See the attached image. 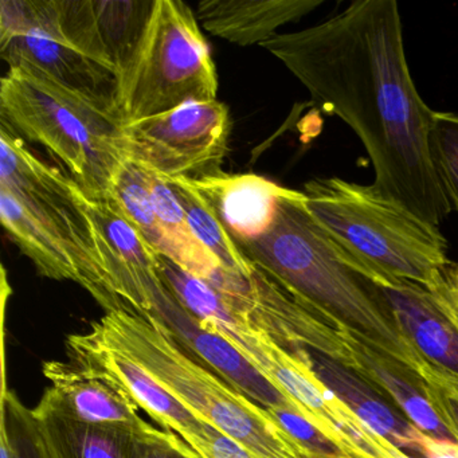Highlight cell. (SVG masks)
Segmentation results:
<instances>
[{
    "mask_svg": "<svg viewBox=\"0 0 458 458\" xmlns=\"http://www.w3.org/2000/svg\"><path fill=\"white\" fill-rule=\"evenodd\" d=\"M235 243L249 261L340 331L350 332L418 377L428 367L396 328L369 270L313 221L304 192L293 190L280 200L264 235Z\"/></svg>",
    "mask_w": 458,
    "mask_h": 458,
    "instance_id": "7a4b0ae2",
    "label": "cell"
},
{
    "mask_svg": "<svg viewBox=\"0 0 458 458\" xmlns=\"http://www.w3.org/2000/svg\"><path fill=\"white\" fill-rule=\"evenodd\" d=\"M33 410L55 458H133V431L80 422L44 402Z\"/></svg>",
    "mask_w": 458,
    "mask_h": 458,
    "instance_id": "603a6c76",
    "label": "cell"
},
{
    "mask_svg": "<svg viewBox=\"0 0 458 458\" xmlns=\"http://www.w3.org/2000/svg\"><path fill=\"white\" fill-rule=\"evenodd\" d=\"M84 205L95 226L98 251L114 291L130 310L151 315L167 292L160 275L159 254L111 197L92 199L84 192Z\"/></svg>",
    "mask_w": 458,
    "mask_h": 458,
    "instance_id": "4fadbf2b",
    "label": "cell"
},
{
    "mask_svg": "<svg viewBox=\"0 0 458 458\" xmlns=\"http://www.w3.org/2000/svg\"><path fill=\"white\" fill-rule=\"evenodd\" d=\"M261 47L307 88L312 103L358 136L372 186L438 227L452 213L430 154L436 111L407 66L395 0H356L339 14Z\"/></svg>",
    "mask_w": 458,
    "mask_h": 458,
    "instance_id": "6da1fadb",
    "label": "cell"
},
{
    "mask_svg": "<svg viewBox=\"0 0 458 458\" xmlns=\"http://www.w3.org/2000/svg\"><path fill=\"white\" fill-rule=\"evenodd\" d=\"M202 458H254L237 442L206 423L202 437L190 445Z\"/></svg>",
    "mask_w": 458,
    "mask_h": 458,
    "instance_id": "1f68e13d",
    "label": "cell"
},
{
    "mask_svg": "<svg viewBox=\"0 0 458 458\" xmlns=\"http://www.w3.org/2000/svg\"><path fill=\"white\" fill-rule=\"evenodd\" d=\"M0 55L10 68L34 69L77 92L114 101L116 77L64 38L53 0L0 2Z\"/></svg>",
    "mask_w": 458,
    "mask_h": 458,
    "instance_id": "9c48e42d",
    "label": "cell"
},
{
    "mask_svg": "<svg viewBox=\"0 0 458 458\" xmlns=\"http://www.w3.org/2000/svg\"><path fill=\"white\" fill-rule=\"evenodd\" d=\"M2 124L64 163L87 197H108L125 157L116 104L71 89L41 72L10 68L0 81Z\"/></svg>",
    "mask_w": 458,
    "mask_h": 458,
    "instance_id": "277c9868",
    "label": "cell"
},
{
    "mask_svg": "<svg viewBox=\"0 0 458 458\" xmlns=\"http://www.w3.org/2000/svg\"><path fill=\"white\" fill-rule=\"evenodd\" d=\"M351 347L350 369L380 395L390 399L411 425L426 436L455 441L426 394L425 382L403 364L377 352L347 332Z\"/></svg>",
    "mask_w": 458,
    "mask_h": 458,
    "instance_id": "ffe728a7",
    "label": "cell"
},
{
    "mask_svg": "<svg viewBox=\"0 0 458 458\" xmlns=\"http://www.w3.org/2000/svg\"><path fill=\"white\" fill-rule=\"evenodd\" d=\"M42 369L52 386L41 402L66 417L90 425L127 428L136 434L152 428L124 393L79 364L50 360Z\"/></svg>",
    "mask_w": 458,
    "mask_h": 458,
    "instance_id": "e0dca14e",
    "label": "cell"
},
{
    "mask_svg": "<svg viewBox=\"0 0 458 458\" xmlns=\"http://www.w3.org/2000/svg\"><path fill=\"white\" fill-rule=\"evenodd\" d=\"M321 383L344 404L364 426L399 450L420 454V433L406 418L395 411L382 395L350 367L318 352L297 348Z\"/></svg>",
    "mask_w": 458,
    "mask_h": 458,
    "instance_id": "d6986e66",
    "label": "cell"
},
{
    "mask_svg": "<svg viewBox=\"0 0 458 458\" xmlns=\"http://www.w3.org/2000/svg\"><path fill=\"white\" fill-rule=\"evenodd\" d=\"M90 329L143 366L195 417L254 458H304V447L265 407L203 366L154 316L130 308L111 310Z\"/></svg>",
    "mask_w": 458,
    "mask_h": 458,
    "instance_id": "3957f363",
    "label": "cell"
},
{
    "mask_svg": "<svg viewBox=\"0 0 458 458\" xmlns=\"http://www.w3.org/2000/svg\"><path fill=\"white\" fill-rule=\"evenodd\" d=\"M428 143L439 183L458 213V114L436 112Z\"/></svg>",
    "mask_w": 458,
    "mask_h": 458,
    "instance_id": "83f0119b",
    "label": "cell"
},
{
    "mask_svg": "<svg viewBox=\"0 0 458 458\" xmlns=\"http://www.w3.org/2000/svg\"><path fill=\"white\" fill-rule=\"evenodd\" d=\"M0 218L13 242L31 259L37 272L57 281L84 285L81 270L68 246L9 191L0 189Z\"/></svg>",
    "mask_w": 458,
    "mask_h": 458,
    "instance_id": "7402d4cb",
    "label": "cell"
},
{
    "mask_svg": "<svg viewBox=\"0 0 458 458\" xmlns=\"http://www.w3.org/2000/svg\"><path fill=\"white\" fill-rule=\"evenodd\" d=\"M186 213L195 237L218 259L222 269L233 275L248 276L253 262L246 259L232 235L219 221L213 205L190 181H167Z\"/></svg>",
    "mask_w": 458,
    "mask_h": 458,
    "instance_id": "d4e9b609",
    "label": "cell"
},
{
    "mask_svg": "<svg viewBox=\"0 0 458 458\" xmlns=\"http://www.w3.org/2000/svg\"><path fill=\"white\" fill-rule=\"evenodd\" d=\"M396 328L428 366L458 380V329L436 294L407 280L377 285Z\"/></svg>",
    "mask_w": 458,
    "mask_h": 458,
    "instance_id": "2e32d148",
    "label": "cell"
},
{
    "mask_svg": "<svg viewBox=\"0 0 458 458\" xmlns=\"http://www.w3.org/2000/svg\"><path fill=\"white\" fill-rule=\"evenodd\" d=\"M197 454H198V453H197ZM198 455H199V454H198ZM199 458H202V457H200V455H199Z\"/></svg>",
    "mask_w": 458,
    "mask_h": 458,
    "instance_id": "d590c367",
    "label": "cell"
},
{
    "mask_svg": "<svg viewBox=\"0 0 458 458\" xmlns=\"http://www.w3.org/2000/svg\"><path fill=\"white\" fill-rule=\"evenodd\" d=\"M154 316L167 327L173 336L211 371L265 409L288 407L300 412L293 402L251 366L240 351L216 332L202 328L182 307L170 289L157 305ZM302 415V414H301Z\"/></svg>",
    "mask_w": 458,
    "mask_h": 458,
    "instance_id": "9a60e30c",
    "label": "cell"
},
{
    "mask_svg": "<svg viewBox=\"0 0 458 458\" xmlns=\"http://www.w3.org/2000/svg\"><path fill=\"white\" fill-rule=\"evenodd\" d=\"M133 458H199V455L173 431L152 426L138 434Z\"/></svg>",
    "mask_w": 458,
    "mask_h": 458,
    "instance_id": "4dcf8cb0",
    "label": "cell"
},
{
    "mask_svg": "<svg viewBox=\"0 0 458 458\" xmlns=\"http://www.w3.org/2000/svg\"><path fill=\"white\" fill-rule=\"evenodd\" d=\"M6 428L15 458H55L42 433L33 409L17 394L4 388L2 394V425Z\"/></svg>",
    "mask_w": 458,
    "mask_h": 458,
    "instance_id": "4316f807",
    "label": "cell"
},
{
    "mask_svg": "<svg viewBox=\"0 0 458 458\" xmlns=\"http://www.w3.org/2000/svg\"><path fill=\"white\" fill-rule=\"evenodd\" d=\"M304 458H352V457H345V455H342V457H323V455L313 454V453L308 452L305 450Z\"/></svg>",
    "mask_w": 458,
    "mask_h": 458,
    "instance_id": "e575fe53",
    "label": "cell"
},
{
    "mask_svg": "<svg viewBox=\"0 0 458 458\" xmlns=\"http://www.w3.org/2000/svg\"><path fill=\"white\" fill-rule=\"evenodd\" d=\"M302 192L313 221L369 270L377 285L407 280L431 288L450 262L438 227L372 184L332 176L308 182Z\"/></svg>",
    "mask_w": 458,
    "mask_h": 458,
    "instance_id": "5b68a950",
    "label": "cell"
},
{
    "mask_svg": "<svg viewBox=\"0 0 458 458\" xmlns=\"http://www.w3.org/2000/svg\"><path fill=\"white\" fill-rule=\"evenodd\" d=\"M208 283L249 326L269 335L285 350L307 348L350 366L347 332L302 305L257 265L248 276L219 269Z\"/></svg>",
    "mask_w": 458,
    "mask_h": 458,
    "instance_id": "30bf717a",
    "label": "cell"
},
{
    "mask_svg": "<svg viewBox=\"0 0 458 458\" xmlns=\"http://www.w3.org/2000/svg\"><path fill=\"white\" fill-rule=\"evenodd\" d=\"M216 95V65L194 13L181 0H155L146 30L116 79L114 104L123 123L214 101Z\"/></svg>",
    "mask_w": 458,
    "mask_h": 458,
    "instance_id": "8992f818",
    "label": "cell"
},
{
    "mask_svg": "<svg viewBox=\"0 0 458 458\" xmlns=\"http://www.w3.org/2000/svg\"><path fill=\"white\" fill-rule=\"evenodd\" d=\"M0 458H15L14 449L4 426H0Z\"/></svg>",
    "mask_w": 458,
    "mask_h": 458,
    "instance_id": "836d02e7",
    "label": "cell"
},
{
    "mask_svg": "<svg viewBox=\"0 0 458 458\" xmlns=\"http://www.w3.org/2000/svg\"><path fill=\"white\" fill-rule=\"evenodd\" d=\"M190 182L213 205L235 242H248L264 235L275 222L280 200L293 192L253 174L225 173L216 178Z\"/></svg>",
    "mask_w": 458,
    "mask_h": 458,
    "instance_id": "ac0fdd59",
    "label": "cell"
},
{
    "mask_svg": "<svg viewBox=\"0 0 458 458\" xmlns=\"http://www.w3.org/2000/svg\"><path fill=\"white\" fill-rule=\"evenodd\" d=\"M229 109L218 100L189 103L123 127L125 157L165 181L224 175Z\"/></svg>",
    "mask_w": 458,
    "mask_h": 458,
    "instance_id": "ba28073f",
    "label": "cell"
},
{
    "mask_svg": "<svg viewBox=\"0 0 458 458\" xmlns=\"http://www.w3.org/2000/svg\"><path fill=\"white\" fill-rule=\"evenodd\" d=\"M218 335L240 351L257 371L293 402L300 414L348 455L358 437L360 420L318 380L299 350H285L269 335L248 323Z\"/></svg>",
    "mask_w": 458,
    "mask_h": 458,
    "instance_id": "8fae6325",
    "label": "cell"
},
{
    "mask_svg": "<svg viewBox=\"0 0 458 458\" xmlns=\"http://www.w3.org/2000/svg\"><path fill=\"white\" fill-rule=\"evenodd\" d=\"M146 171L152 202L165 241L163 256L186 272L210 281L222 269L221 264L195 237L171 184L148 170Z\"/></svg>",
    "mask_w": 458,
    "mask_h": 458,
    "instance_id": "cb8c5ba5",
    "label": "cell"
},
{
    "mask_svg": "<svg viewBox=\"0 0 458 458\" xmlns=\"http://www.w3.org/2000/svg\"><path fill=\"white\" fill-rule=\"evenodd\" d=\"M420 455L423 458H458V442L437 439L420 433Z\"/></svg>",
    "mask_w": 458,
    "mask_h": 458,
    "instance_id": "d6a6232c",
    "label": "cell"
},
{
    "mask_svg": "<svg viewBox=\"0 0 458 458\" xmlns=\"http://www.w3.org/2000/svg\"><path fill=\"white\" fill-rule=\"evenodd\" d=\"M66 345L73 363L119 388L165 430L173 431L189 446L202 437L206 428L203 420L171 395L138 361L93 329L71 335Z\"/></svg>",
    "mask_w": 458,
    "mask_h": 458,
    "instance_id": "5bb4252c",
    "label": "cell"
},
{
    "mask_svg": "<svg viewBox=\"0 0 458 458\" xmlns=\"http://www.w3.org/2000/svg\"><path fill=\"white\" fill-rule=\"evenodd\" d=\"M0 189L52 227L73 254L84 285L106 310H125L104 267L84 191L72 176L47 165L6 125H0Z\"/></svg>",
    "mask_w": 458,
    "mask_h": 458,
    "instance_id": "52a82bcc",
    "label": "cell"
},
{
    "mask_svg": "<svg viewBox=\"0 0 458 458\" xmlns=\"http://www.w3.org/2000/svg\"><path fill=\"white\" fill-rule=\"evenodd\" d=\"M420 377L425 382L426 394L434 409L458 442V380L439 374L430 366L420 372Z\"/></svg>",
    "mask_w": 458,
    "mask_h": 458,
    "instance_id": "f546056e",
    "label": "cell"
},
{
    "mask_svg": "<svg viewBox=\"0 0 458 458\" xmlns=\"http://www.w3.org/2000/svg\"><path fill=\"white\" fill-rule=\"evenodd\" d=\"M108 197L119 206L125 218L143 235L157 254H165V241L152 202L147 171L125 159L114 178Z\"/></svg>",
    "mask_w": 458,
    "mask_h": 458,
    "instance_id": "484cf974",
    "label": "cell"
},
{
    "mask_svg": "<svg viewBox=\"0 0 458 458\" xmlns=\"http://www.w3.org/2000/svg\"><path fill=\"white\" fill-rule=\"evenodd\" d=\"M267 410L280 423L281 428L308 452L323 455V457H342V455L348 457L334 441L327 438L300 412L288 407H272Z\"/></svg>",
    "mask_w": 458,
    "mask_h": 458,
    "instance_id": "f1b7e54d",
    "label": "cell"
},
{
    "mask_svg": "<svg viewBox=\"0 0 458 458\" xmlns=\"http://www.w3.org/2000/svg\"><path fill=\"white\" fill-rule=\"evenodd\" d=\"M321 4L323 0H203L197 18L213 36L249 47L267 41L281 26L301 20Z\"/></svg>",
    "mask_w": 458,
    "mask_h": 458,
    "instance_id": "44dd1931",
    "label": "cell"
},
{
    "mask_svg": "<svg viewBox=\"0 0 458 458\" xmlns=\"http://www.w3.org/2000/svg\"><path fill=\"white\" fill-rule=\"evenodd\" d=\"M53 2L64 38L116 79L132 57L155 6V0Z\"/></svg>",
    "mask_w": 458,
    "mask_h": 458,
    "instance_id": "7c38bea8",
    "label": "cell"
}]
</instances>
